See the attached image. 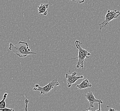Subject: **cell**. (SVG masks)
Returning a JSON list of instances; mask_svg holds the SVG:
<instances>
[{
	"instance_id": "1",
	"label": "cell",
	"mask_w": 120,
	"mask_h": 111,
	"mask_svg": "<svg viewBox=\"0 0 120 111\" xmlns=\"http://www.w3.org/2000/svg\"><path fill=\"white\" fill-rule=\"evenodd\" d=\"M9 50L21 58L26 57L31 54H37L36 52L31 51L27 42L22 41H19L18 44L16 45L10 43L9 45Z\"/></svg>"
},
{
	"instance_id": "2",
	"label": "cell",
	"mask_w": 120,
	"mask_h": 111,
	"mask_svg": "<svg viewBox=\"0 0 120 111\" xmlns=\"http://www.w3.org/2000/svg\"><path fill=\"white\" fill-rule=\"evenodd\" d=\"M82 44V42L79 40H76V41L75 42V45L76 48L79 50V55L78 56L75 58L71 59L70 60L78 59V60L76 64V67L78 68L81 67V69H83L84 61L86 59H89V56L91 55V54L87 50L82 48V47H81V44Z\"/></svg>"
},
{
	"instance_id": "3",
	"label": "cell",
	"mask_w": 120,
	"mask_h": 111,
	"mask_svg": "<svg viewBox=\"0 0 120 111\" xmlns=\"http://www.w3.org/2000/svg\"><path fill=\"white\" fill-rule=\"evenodd\" d=\"M120 15V12L117 10H108L104 20L100 24V30H101L102 29L108 25L109 22L114 19L117 18Z\"/></svg>"
},
{
	"instance_id": "4",
	"label": "cell",
	"mask_w": 120,
	"mask_h": 111,
	"mask_svg": "<svg viewBox=\"0 0 120 111\" xmlns=\"http://www.w3.org/2000/svg\"><path fill=\"white\" fill-rule=\"evenodd\" d=\"M59 85L60 83L58 82L57 79H55L44 87H41L38 84H35V87L33 88V89L34 90L39 91L41 94H46L48 93L50 91L52 90L54 87L59 86Z\"/></svg>"
},
{
	"instance_id": "5",
	"label": "cell",
	"mask_w": 120,
	"mask_h": 111,
	"mask_svg": "<svg viewBox=\"0 0 120 111\" xmlns=\"http://www.w3.org/2000/svg\"><path fill=\"white\" fill-rule=\"evenodd\" d=\"M66 78L67 79V87L70 88L73 84H74L76 81L79 79H83L84 78L83 75L78 76L77 72L75 71L72 74H66Z\"/></svg>"
},
{
	"instance_id": "6",
	"label": "cell",
	"mask_w": 120,
	"mask_h": 111,
	"mask_svg": "<svg viewBox=\"0 0 120 111\" xmlns=\"http://www.w3.org/2000/svg\"><path fill=\"white\" fill-rule=\"evenodd\" d=\"M85 96L86 99L88 100V102L90 103V107L88 109H90L92 107H94L95 106L94 103L96 102L100 103L101 104L103 103V102L101 99H97L95 98V96L94 95V94L92 91H89L85 95Z\"/></svg>"
},
{
	"instance_id": "7",
	"label": "cell",
	"mask_w": 120,
	"mask_h": 111,
	"mask_svg": "<svg viewBox=\"0 0 120 111\" xmlns=\"http://www.w3.org/2000/svg\"><path fill=\"white\" fill-rule=\"evenodd\" d=\"M77 88H78L79 90L86 89L87 88H89L92 86V85L90 83V82L87 79H85L83 80L80 84L75 85Z\"/></svg>"
},
{
	"instance_id": "8",
	"label": "cell",
	"mask_w": 120,
	"mask_h": 111,
	"mask_svg": "<svg viewBox=\"0 0 120 111\" xmlns=\"http://www.w3.org/2000/svg\"><path fill=\"white\" fill-rule=\"evenodd\" d=\"M49 7L48 4H42L39 6L37 7L38 9L39 14H43L44 16H46L47 15V9L49 8Z\"/></svg>"
},
{
	"instance_id": "9",
	"label": "cell",
	"mask_w": 120,
	"mask_h": 111,
	"mask_svg": "<svg viewBox=\"0 0 120 111\" xmlns=\"http://www.w3.org/2000/svg\"><path fill=\"white\" fill-rule=\"evenodd\" d=\"M8 94L7 93H5L3 96V98L2 100L0 102V109H4L6 107V103L5 100L7 98Z\"/></svg>"
},
{
	"instance_id": "10",
	"label": "cell",
	"mask_w": 120,
	"mask_h": 111,
	"mask_svg": "<svg viewBox=\"0 0 120 111\" xmlns=\"http://www.w3.org/2000/svg\"><path fill=\"white\" fill-rule=\"evenodd\" d=\"M30 102L29 100L27 99H26L25 100V111H28L27 110V108H28V105L29 104V103Z\"/></svg>"
},
{
	"instance_id": "11",
	"label": "cell",
	"mask_w": 120,
	"mask_h": 111,
	"mask_svg": "<svg viewBox=\"0 0 120 111\" xmlns=\"http://www.w3.org/2000/svg\"><path fill=\"white\" fill-rule=\"evenodd\" d=\"M73 2L76 3L77 4H82L85 2V0H69Z\"/></svg>"
},
{
	"instance_id": "12",
	"label": "cell",
	"mask_w": 120,
	"mask_h": 111,
	"mask_svg": "<svg viewBox=\"0 0 120 111\" xmlns=\"http://www.w3.org/2000/svg\"><path fill=\"white\" fill-rule=\"evenodd\" d=\"M0 110L1 111H15V109L6 107L4 109H0Z\"/></svg>"
},
{
	"instance_id": "13",
	"label": "cell",
	"mask_w": 120,
	"mask_h": 111,
	"mask_svg": "<svg viewBox=\"0 0 120 111\" xmlns=\"http://www.w3.org/2000/svg\"><path fill=\"white\" fill-rule=\"evenodd\" d=\"M101 103H98V105H99V109H98L97 110H96L95 111H102L101 109Z\"/></svg>"
},
{
	"instance_id": "14",
	"label": "cell",
	"mask_w": 120,
	"mask_h": 111,
	"mask_svg": "<svg viewBox=\"0 0 120 111\" xmlns=\"http://www.w3.org/2000/svg\"><path fill=\"white\" fill-rule=\"evenodd\" d=\"M107 107H108L109 108L108 111H116V110H115V109H112V108H111V107H110L108 106H107Z\"/></svg>"
},
{
	"instance_id": "15",
	"label": "cell",
	"mask_w": 120,
	"mask_h": 111,
	"mask_svg": "<svg viewBox=\"0 0 120 111\" xmlns=\"http://www.w3.org/2000/svg\"><path fill=\"white\" fill-rule=\"evenodd\" d=\"M86 111H92V110H89V109H86Z\"/></svg>"
},
{
	"instance_id": "16",
	"label": "cell",
	"mask_w": 120,
	"mask_h": 111,
	"mask_svg": "<svg viewBox=\"0 0 120 111\" xmlns=\"http://www.w3.org/2000/svg\"><path fill=\"white\" fill-rule=\"evenodd\" d=\"M116 111H117V110H116Z\"/></svg>"
}]
</instances>
